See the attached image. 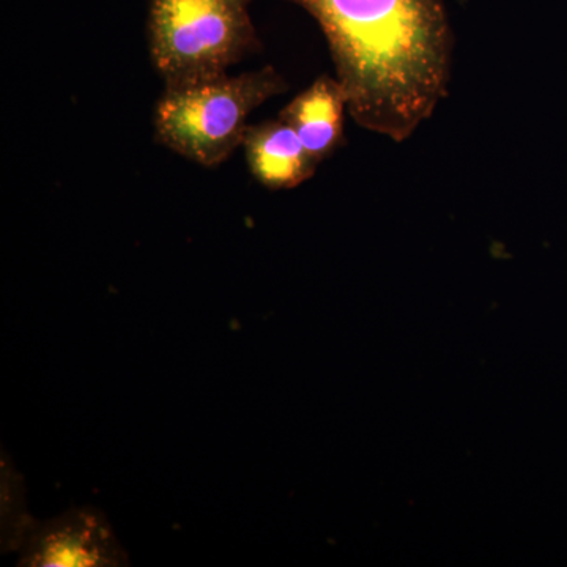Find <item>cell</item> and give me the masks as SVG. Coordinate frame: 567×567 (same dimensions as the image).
Listing matches in <instances>:
<instances>
[{"label": "cell", "mask_w": 567, "mask_h": 567, "mask_svg": "<svg viewBox=\"0 0 567 567\" xmlns=\"http://www.w3.org/2000/svg\"><path fill=\"white\" fill-rule=\"evenodd\" d=\"M251 2L148 0V52L164 89L215 80L259 52Z\"/></svg>", "instance_id": "obj_3"}, {"label": "cell", "mask_w": 567, "mask_h": 567, "mask_svg": "<svg viewBox=\"0 0 567 567\" xmlns=\"http://www.w3.org/2000/svg\"><path fill=\"white\" fill-rule=\"evenodd\" d=\"M347 96L341 82L323 74L298 93L278 117L289 123L317 163L333 156L344 144Z\"/></svg>", "instance_id": "obj_6"}, {"label": "cell", "mask_w": 567, "mask_h": 567, "mask_svg": "<svg viewBox=\"0 0 567 567\" xmlns=\"http://www.w3.org/2000/svg\"><path fill=\"white\" fill-rule=\"evenodd\" d=\"M287 89L271 65L164 89L153 115L156 142L200 166H219L244 144L249 115Z\"/></svg>", "instance_id": "obj_2"}, {"label": "cell", "mask_w": 567, "mask_h": 567, "mask_svg": "<svg viewBox=\"0 0 567 567\" xmlns=\"http://www.w3.org/2000/svg\"><path fill=\"white\" fill-rule=\"evenodd\" d=\"M241 147L249 173L271 192L297 188L320 166L292 126L279 117L249 125Z\"/></svg>", "instance_id": "obj_5"}, {"label": "cell", "mask_w": 567, "mask_h": 567, "mask_svg": "<svg viewBox=\"0 0 567 567\" xmlns=\"http://www.w3.org/2000/svg\"><path fill=\"white\" fill-rule=\"evenodd\" d=\"M20 566L100 567L128 566L110 522L93 507L66 511L35 525L22 546Z\"/></svg>", "instance_id": "obj_4"}, {"label": "cell", "mask_w": 567, "mask_h": 567, "mask_svg": "<svg viewBox=\"0 0 567 567\" xmlns=\"http://www.w3.org/2000/svg\"><path fill=\"white\" fill-rule=\"evenodd\" d=\"M322 29L365 132L405 142L450 92L454 33L443 0H284Z\"/></svg>", "instance_id": "obj_1"}]
</instances>
